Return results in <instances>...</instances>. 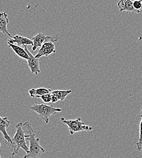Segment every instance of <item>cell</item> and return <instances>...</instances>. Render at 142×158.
Here are the masks:
<instances>
[{
	"label": "cell",
	"instance_id": "cell-19",
	"mask_svg": "<svg viewBox=\"0 0 142 158\" xmlns=\"http://www.w3.org/2000/svg\"><path fill=\"white\" fill-rule=\"evenodd\" d=\"M136 1H140V2H142V0H136Z\"/></svg>",
	"mask_w": 142,
	"mask_h": 158
},
{
	"label": "cell",
	"instance_id": "cell-1",
	"mask_svg": "<svg viewBox=\"0 0 142 158\" xmlns=\"http://www.w3.org/2000/svg\"><path fill=\"white\" fill-rule=\"evenodd\" d=\"M23 127L26 130L27 140L29 142V152L26 154L24 158H39L45 153V149L40 145V139L37 138L34 130L29 122L23 123Z\"/></svg>",
	"mask_w": 142,
	"mask_h": 158
},
{
	"label": "cell",
	"instance_id": "cell-8",
	"mask_svg": "<svg viewBox=\"0 0 142 158\" xmlns=\"http://www.w3.org/2000/svg\"><path fill=\"white\" fill-rule=\"evenodd\" d=\"M10 121L8 119L7 117L2 118L0 116V132L2 135L4 139H5L6 143L13 147L12 138H10L7 131V129L10 126Z\"/></svg>",
	"mask_w": 142,
	"mask_h": 158
},
{
	"label": "cell",
	"instance_id": "cell-10",
	"mask_svg": "<svg viewBox=\"0 0 142 158\" xmlns=\"http://www.w3.org/2000/svg\"><path fill=\"white\" fill-rule=\"evenodd\" d=\"M7 43H9L11 44H14L18 45L19 46H29L31 45L33 46L34 43L32 40L29 39L27 37L20 36L18 35H16L15 36H12L11 39L7 40Z\"/></svg>",
	"mask_w": 142,
	"mask_h": 158
},
{
	"label": "cell",
	"instance_id": "cell-18",
	"mask_svg": "<svg viewBox=\"0 0 142 158\" xmlns=\"http://www.w3.org/2000/svg\"><path fill=\"white\" fill-rule=\"evenodd\" d=\"M1 142H0V150H1ZM0 158H2L1 156V153H0Z\"/></svg>",
	"mask_w": 142,
	"mask_h": 158
},
{
	"label": "cell",
	"instance_id": "cell-16",
	"mask_svg": "<svg viewBox=\"0 0 142 158\" xmlns=\"http://www.w3.org/2000/svg\"><path fill=\"white\" fill-rule=\"evenodd\" d=\"M40 99L44 102V103H49L51 102L52 100V94L51 93L44 94L41 96Z\"/></svg>",
	"mask_w": 142,
	"mask_h": 158
},
{
	"label": "cell",
	"instance_id": "cell-9",
	"mask_svg": "<svg viewBox=\"0 0 142 158\" xmlns=\"http://www.w3.org/2000/svg\"><path fill=\"white\" fill-rule=\"evenodd\" d=\"M117 6L120 12H127L132 14H140V12L135 9L132 0H119Z\"/></svg>",
	"mask_w": 142,
	"mask_h": 158
},
{
	"label": "cell",
	"instance_id": "cell-17",
	"mask_svg": "<svg viewBox=\"0 0 142 158\" xmlns=\"http://www.w3.org/2000/svg\"><path fill=\"white\" fill-rule=\"evenodd\" d=\"M133 6H134V7L135 8V9H136L137 10H138L140 12H142V2L135 0L134 1H133Z\"/></svg>",
	"mask_w": 142,
	"mask_h": 158
},
{
	"label": "cell",
	"instance_id": "cell-11",
	"mask_svg": "<svg viewBox=\"0 0 142 158\" xmlns=\"http://www.w3.org/2000/svg\"><path fill=\"white\" fill-rule=\"evenodd\" d=\"M72 91L71 89L52 91L51 93V94H52L51 102L56 103L59 100L64 101L67 97L68 95H69L71 93H72Z\"/></svg>",
	"mask_w": 142,
	"mask_h": 158
},
{
	"label": "cell",
	"instance_id": "cell-7",
	"mask_svg": "<svg viewBox=\"0 0 142 158\" xmlns=\"http://www.w3.org/2000/svg\"><path fill=\"white\" fill-rule=\"evenodd\" d=\"M56 52L55 46L52 42L44 43L39 50V52L35 56L37 59H40L42 57H48L50 55Z\"/></svg>",
	"mask_w": 142,
	"mask_h": 158
},
{
	"label": "cell",
	"instance_id": "cell-3",
	"mask_svg": "<svg viewBox=\"0 0 142 158\" xmlns=\"http://www.w3.org/2000/svg\"><path fill=\"white\" fill-rule=\"evenodd\" d=\"M29 109L37 113L39 116L47 124L49 123L51 116L62 111L60 108H55L54 105H49L45 103L34 104Z\"/></svg>",
	"mask_w": 142,
	"mask_h": 158
},
{
	"label": "cell",
	"instance_id": "cell-13",
	"mask_svg": "<svg viewBox=\"0 0 142 158\" xmlns=\"http://www.w3.org/2000/svg\"><path fill=\"white\" fill-rule=\"evenodd\" d=\"M52 90L51 89H47L45 88H32L29 90V93L31 98H40L41 96L51 93Z\"/></svg>",
	"mask_w": 142,
	"mask_h": 158
},
{
	"label": "cell",
	"instance_id": "cell-15",
	"mask_svg": "<svg viewBox=\"0 0 142 158\" xmlns=\"http://www.w3.org/2000/svg\"><path fill=\"white\" fill-rule=\"evenodd\" d=\"M140 117L141 118V121H140V127H139V139L136 143L137 149L139 152H141L142 150V110Z\"/></svg>",
	"mask_w": 142,
	"mask_h": 158
},
{
	"label": "cell",
	"instance_id": "cell-14",
	"mask_svg": "<svg viewBox=\"0 0 142 158\" xmlns=\"http://www.w3.org/2000/svg\"><path fill=\"white\" fill-rule=\"evenodd\" d=\"M9 46L12 49V50L14 51V52L21 58L23 59L27 60L29 59V56L27 54V52L26 51L24 48H21V46H19L18 45L14 44H11L9 43H7Z\"/></svg>",
	"mask_w": 142,
	"mask_h": 158
},
{
	"label": "cell",
	"instance_id": "cell-4",
	"mask_svg": "<svg viewBox=\"0 0 142 158\" xmlns=\"http://www.w3.org/2000/svg\"><path fill=\"white\" fill-rule=\"evenodd\" d=\"M61 121L67 126L69 133L71 135L84 131L90 132L93 130L92 127L84 125V123L81 120V118L76 119H66L64 118H61Z\"/></svg>",
	"mask_w": 142,
	"mask_h": 158
},
{
	"label": "cell",
	"instance_id": "cell-2",
	"mask_svg": "<svg viewBox=\"0 0 142 158\" xmlns=\"http://www.w3.org/2000/svg\"><path fill=\"white\" fill-rule=\"evenodd\" d=\"M15 127L17 131L14 138H12L13 143L12 156L18 155L20 148L22 149L27 154L29 152V148L26 143L27 138L26 135L25 134V129L23 127V123H18Z\"/></svg>",
	"mask_w": 142,
	"mask_h": 158
},
{
	"label": "cell",
	"instance_id": "cell-5",
	"mask_svg": "<svg viewBox=\"0 0 142 158\" xmlns=\"http://www.w3.org/2000/svg\"><path fill=\"white\" fill-rule=\"evenodd\" d=\"M57 37H52V36H46L43 33H39L35 36L33 37L32 41L34 43V45L32 46V51H35L38 48H40L41 46L46 42H56L59 40H60Z\"/></svg>",
	"mask_w": 142,
	"mask_h": 158
},
{
	"label": "cell",
	"instance_id": "cell-12",
	"mask_svg": "<svg viewBox=\"0 0 142 158\" xmlns=\"http://www.w3.org/2000/svg\"><path fill=\"white\" fill-rule=\"evenodd\" d=\"M9 23V20L7 13L5 12L0 13V32L12 37V35L7 29V25Z\"/></svg>",
	"mask_w": 142,
	"mask_h": 158
},
{
	"label": "cell",
	"instance_id": "cell-6",
	"mask_svg": "<svg viewBox=\"0 0 142 158\" xmlns=\"http://www.w3.org/2000/svg\"><path fill=\"white\" fill-rule=\"evenodd\" d=\"M24 49L29 56V59L27 61L32 74L38 75L41 72L39 59H37L35 56H34V55L29 51V49L27 48V46H24Z\"/></svg>",
	"mask_w": 142,
	"mask_h": 158
}]
</instances>
